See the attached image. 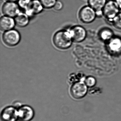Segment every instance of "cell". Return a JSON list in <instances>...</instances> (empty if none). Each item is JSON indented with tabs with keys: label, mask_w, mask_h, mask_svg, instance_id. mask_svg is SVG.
<instances>
[{
	"label": "cell",
	"mask_w": 121,
	"mask_h": 121,
	"mask_svg": "<svg viewBox=\"0 0 121 121\" xmlns=\"http://www.w3.org/2000/svg\"><path fill=\"white\" fill-rule=\"evenodd\" d=\"M107 43L108 48L111 53L117 54L121 52V38L114 36Z\"/></svg>",
	"instance_id": "7c38bea8"
},
{
	"label": "cell",
	"mask_w": 121,
	"mask_h": 121,
	"mask_svg": "<svg viewBox=\"0 0 121 121\" xmlns=\"http://www.w3.org/2000/svg\"><path fill=\"white\" fill-rule=\"evenodd\" d=\"M107 1V0H88V5L95 10L97 17H100L103 16V10Z\"/></svg>",
	"instance_id": "4fadbf2b"
},
{
	"label": "cell",
	"mask_w": 121,
	"mask_h": 121,
	"mask_svg": "<svg viewBox=\"0 0 121 121\" xmlns=\"http://www.w3.org/2000/svg\"><path fill=\"white\" fill-rule=\"evenodd\" d=\"M120 10L115 0H108L103 10V15L108 22L112 23Z\"/></svg>",
	"instance_id": "7a4b0ae2"
},
{
	"label": "cell",
	"mask_w": 121,
	"mask_h": 121,
	"mask_svg": "<svg viewBox=\"0 0 121 121\" xmlns=\"http://www.w3.org/2000/svg\"><path fill=\"white\" fill-rule=\"evenodd\" d=\"M84 82L87 87H93L95 85L96 80L93 77L88 76L85 78Z\"/></svg>",
	"instance_id": "ac0fdd59"
},
{
	"label": "cell",
	"mask_w": 121,
	"mask_h": 121,
	"mask_svg": "<svg viewBox=\"0 0 121 121\" xmlns=\"http://www.w3.org/2000/svg\"><path fill=\"white\" fill-rule=\"evenodd\" d=\"M44 8L40 0H32L25 10V13L29 17H34L41 13Z\"/></svg>",
	"instance_id": "30bf717a"
},
{
	"label": "cell",
	"mask_w": 121,
	"mask_h": 121,
	"mask_svg": "<svg viewBox=\"0 0 121 121\" xmlns=\"http://www.w3.org/2000/svg\"><path fill=\"white\" fill-rule=\"evenodd\" d=\"M44 8L50 9L53 8L57 0H40Z\"/></svg>",
	"instance_id": "2e32d148"
},
{
	"label": "cell",
	"mask_w": 121,
	"mask_h": 121,
	"mask_svg": "<svg viewBox=\"0 0 121 121\" xmlns=\"http://www.w3.org/2000/svg\"><path fill=\"white\" fill-rule=\"evenodd\" d=\"M79 19L83 23L90 24L93 22L97 17L95 10L89 5L83 7L78 13Z\"/></svg>",
	"instance_id": "5b68a950"
},
{
	"label": "cell",
	"mask_w": 121,
	"mask_h": 121,
	"mask_svg": "<svg viewBox=\"0 0 121 121\" xmlns=\"http://www.w3.org/2000/svg\"><path fill=\"white\" fill-rule=\"evenodd\" d=\"M6 1L8 2H18L19 0H6Z\"/></svg>",
	"instance_id": "7402d4cb"
},
{
	"label": "cell",
	"mask_w": 121,
	"mask_h": 121,
	"mask_svg": "<svg viewBox=\"0 0 121 121\" xmlns=\"http://www.w3.org/2000/svg\"><path fill=\"white\" fill-rule=\"evenodd\" d=\"M120 10H121V0H115Z\"/></svg>",
	"instance_id": "44dd1931"
},
{
	"label": "cell",
	"mask_w": 121,
	"mask_h": 121,
	"mask_svg": "<svg viewBox=\"0 0 121 121\" xmlns=\"http://www.w3.org/2000/svg\"><path fill=\"white\" fill-rule=\"evenodd\" d=\"M112 23L115 28L121 30V12L115 17Z\"/></svg>",
	"instance_id": "e0dca14e"
},
{
	"label": "cell",
	"mask_w": 121,
	"mask_h": 121,
	"mask_svg": "<svg viewBox=\"0 0 121 121\" xmlns=\"http://www.w3.org/2000/svg\"><path fill=\"white\" fill-rule=\"evenodd\" d=\"M20 8L16 2L7 1L3 4L2 11L5 16L14 18L20 13Z\"/></svg>",
	"instance_id": "ba28073f"
},
{
	"label": "cell",
	"mask_w": 121,
	"mask_h": 121,
	"mask_svg": "<svg viewBox=\"0 0 121 121\" xmlns=\"http://www.w3.org/2000/svg\"><path fill=\"white\" fill-rule=\"evenodd\" d=\"M32 0H19L17 2V4L21 9L25 10Z\"/></svg>",
	"instance_id": "d6986e66"
},
{
	"label": "cell",
	"mask_w": 121,
	"mask_h": 121,
	"mask_svg": "<svg viewBox=\"0 0 121 121\" xmlns=\"http://www.w3.org/2000/svg\"><path fill=\"white\" fill-rule=\"evenodd\" d=\"M73 42L80 43L86 39L87 32L86 30L82 26L76 25L69 30Z\"/></svg>",
	"instance_id": "9c48e42d"
},
{
	"label": "cell",
	"mask_w": 121,
	"mask_h": 121,
	"mask_svg": "<svg viewBox=\"0 0 121 121\" xmlns=\"http://www.w3.org/2000/svg\"><path fill=\"white\" fill-rule=\"evenodd\" d=\"M21 39L20 33L17 30L12 29L4 32L3 34L2 40L4 43L10 47L18 45Z\"/></svg>",
	"instance_id": "3957f363"
},
{
	"label": "cell",
	"mask_w": 121,
	"mask_h": 121,
	"mask_svg": "<svg viewBox=\"0 0 121 121\" xmlns=\"http://www.w3.org/2000/svg\"><path fill=\"white\" fill-rule=\"evenodd\" d=\"M15 25L14 19L13 17L4 15L0 19V29L3 31L13 29Z\"/></svg>",
	"instance_id": "8fae6325"
},
{
	"label": "cell",
	"mask_w": 121,
	"mask_h": 121,
	"mask_svg": "<svg viewBox=\"0 0 121 121\" xmlns=\"http://www.w3.org/2000/svg\"><path fill=\"white\" fill-rule=\"evenodd\" d=\"M19 121H31L34 117L35 112L32 107L28 105H21L17 108Z\"/></svg>",
	"instance_id": "52a82bcc"
},
{
	"label": "cell",
	"mask_w": 121,
	"mask_h": 121,
	"mask_svg": "<svg viewBox=\"0 0 121 121\" xmlns=\"http://www.w3.org/2000/svg\"><path fill=\"white\" fill-rule=\"evenodd\" d=\"M87 92V86L83 81H77L72 84L70 87L71 96L76 99H79L84 97Z\"/></svg>",
	"instance_id": "277c9868"
},
{
	"label": "cell",
	"mask_w": 121,
	"mask_h": 121,
	"mask_svg": "<svg viewBox=\"0 0 121 121\" xmlns=\"http://www.w3.org/2000/svg\"><path fill=\"white\" fill-rule=\"evenodd\" d=\"M29 17L26 13H20L14 17L16 25L20 28L26 27L29 23Z\"/></svg>",
	"instance_id": "5bb4252c"
},
{
	"label": "cell",
	"mask_w": 121,
	"mask_h": 121,
	"mask_svg": "<svg viewBox=\"0 0 121 121\" xmlns=\"http://www.w3.org/2000/svg\"><path fill=\"white\" fill-rule=\"evenodd\" d=\"M63 3L60 1H57L54 7L53 8L56 11H60L63 8Z\"/></svg>",
	"instance_id": "ffe728a7"
},
{
	"label": "cell",
	"mask_w": 121,
	"mask_h": 121,
	"mask_svg": "<svg viewBox=\"0 0 121 121\" xmlns=\"http://www.w3.org/2000/svg\"><path fill=\"white\" fill-rule=\"evenodd\" d=\"M73 42L69 30H64L56 32L53 38L54 45L57 48L66 50L72 46Z\"/></svg>",
	"instance_id": "6da1fadb"
},
{
	"label": "cell",
	"mask_w": 121,
	"mask_h": 121,
	"mask_svg": "<svg viewBox=\"0 0 121 121\" xmlns=\"http://www.w3.org/2000/svg\"><path fill=\"white\" fill-rule=\"evenodd\" d=\"M1 121H18V110L14 105L7 106L4 108L0 113Z\"/></svg>",
	"instance_id": "8992f818"
},
{
	"label": "cell",
	"mask_w": 121,
	"mask_h": 121,
	"mask_svg": "<svg viewBox=\"0 0 121 121\" xmlns=\"http://www.w3.org/2000/svg\"><path fill=\"white\" fill-rule=\"evenodd\" d=\"M99 36L102 41L107 42L114 36V34L111 30L104 28L100 31Z\"/></svg>",
	"instance_id": "9a60e30c"
}]
</instances>
